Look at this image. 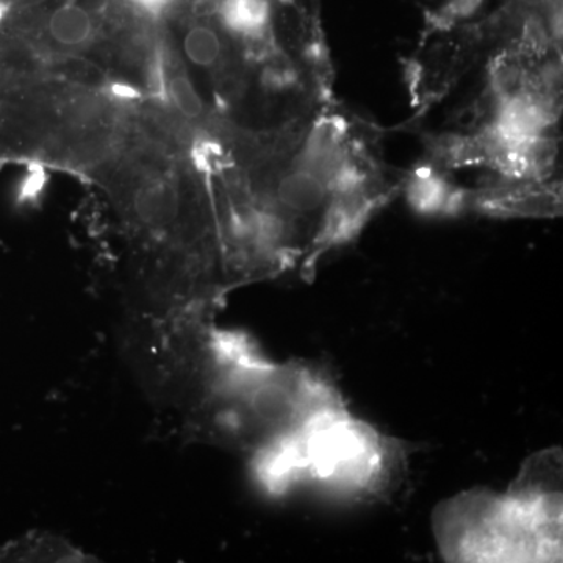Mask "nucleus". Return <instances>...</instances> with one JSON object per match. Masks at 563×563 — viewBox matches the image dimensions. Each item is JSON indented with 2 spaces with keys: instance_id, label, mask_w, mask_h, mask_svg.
I'll return each mask as SVG.
<instances>
[{
  "instance_id": "nucleus-1",
  "label": "nucleus",
  "mask_w": 563,
  "mask_h": 563,
  "mask_svg": "<svg viewBox=\"0 0 563 563\" xmlns=\"http://www.w3.org/2000/svg\"><path fill=\"white\" fill-rule=\"evenodd\" d=\"M190 335L203 431L246 455L266 492H287L309 437L346 407L342 393L314 369L274 362L243 333L222 331L210 320Z\"/></svg>"
},
{
  "instance_id": "nucleus-2",
  "label": "nucleus",
  "mask_w": 563,
  "mask_h": 563,
  "mask_svg": "<svg viewBox=\"0 0 563 563\" xmlns=\"http://www.w3.org/2000/svg\"><path fill=\"white\" fill-rule=\"evenodd\" d=\"M561 455H536L509 492L466 493L433 515L440 551L453 562H555L562 558Z\"/></svg>"
},
{
  "instance_id": "nucleus-3",
  "label": "nucleus",
  "mask_w": 563,
  "mask_h": 563,
  "mask_svg": "<svg viewBox=\"0 0 563 563\" xmlns=\"http://www.w3.org/2000/svg\"><path fill=\"white\" fill-rule=\"evenodd\" d=\"M410 206L422 214L457 213L472 203L468 192L459 190L435 166H421L406 179Z\"/></svg>"
},
{
  "instance_id": "nucleus-4",
  "label": "nucleus",
  "mask_w": 563,
  "mask_h": 563,
  "mask_svg": "<svg viewBox=\"0 0 563 563\" xmlns=\"http://www.w3.org/2000/svg\"><path fill=\"white\" fill-rule=\"evenodd\" d=\"M0 561L16 562H88V555L81 553L63 537L47 532H33L14 543L7 544L0 551Z\"/></svg>"
},
{
  "instance_id": "nucleus-5",
  "label": "nucleus",
  "mask_w": 563,
  "mask_h": 563,
  "mask_svg": "<svg viewBox=\"0 0 563 563\" xmlns=\"http://www.w3.org/2000/svg\"><path fill=\"white\" fill-rule=\"evenodd\" d=\"M141 13L152 18L154 21L162 20L174 7L179 5L184 0H129Z\"/></svg>"
},
{
  "instance_id": "nucleus-6",
  "label": "nucleus",
  "mask_w": 563,
  "mask_h": 563,
  "mask_svg": "<svg viewBox=\"0 0 563 563\" xmlns=\"http://www.w3.org/2000/svg\"><path fill=\"white\" fill-rule=\"evenodd\" d=\"M27 2H32V0H0V10L9 11Z\"/></svg>"
},
{
  "instance_id": "nucleus-7",
  "label": "nucleus",
  "mask_w": 563,
  "mask_h": 563,
  "mask_svg": "<svg viewBox=\"0 0 563 563\" xmlns=\"http://www.w3.org/2000/svg\"><path fill=\"white\" fill-rule=\"evenodd\" d=\"M190 2H202V0H190Z\"/></svg>"
}]
</instances>
